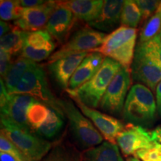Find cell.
<instances>
[{"label": "cell", "mask_w": 161, "mask_h": 161, "mask_svg": "<svg viewBox=\"0 0 161 161\" xmlns=\"http://www.w3.org/2000/svg\"><path fill=\"white\" fill-rule=\"evenodd\" d=\"M134 156L142 161H161V153L158 149H142L136 152Z\"/></svg>", "instance_id": "obj_32"}, {"label": "cell", "mask_w": 161, "mask_h": 161, "mask_svg": "<svg viewBox=\"0 0 161 161\" xmlns=\"http://www.w3.org/2000/svg\"><path fill=\"white\" fill-rule=\"evenodd\" d=\"M156 104H157V111L158 114L161 116V81L158 84L156 87Z\"/></svg>", "instance_id": "obj_37"}, {"label": "cell", "mask_w": 161, "mask_h": 161, "mask_svg": "<svg viewBox=\"0 0 161 161\" xmlns=\"http://www.w3.org/2000/svg\"><path fill=\"white\" fill-rule=\"evenodd\" d=\"M76 105L86 118L92 121L102 136L113 144H116V138L125 127L120 120L108 114L89 108L78 101L74 100Z\"/></svg>", "instance_id": "obj_12"}, {"label": "cell", "mask_w": 161, "mask_h": 161, "mask_svg": "<svg viewBox=\"0 0 161 161\" xmlns=\"http://www.w3.org/2000/svg\"><path fill=\"white\" fill-rule=\"evenodd\" d=\"M10 98H11V94H9L8 91L3 79L1 78V80H0V98H1L0 102H1V108H3L7 104Z\"/></svg>", "instance_id": "obj_34"}, {"label": "cell", "mask_w": 161, "mask_h": 161, "mask_svg": "<svg viewBox=\"0 0 161 161\" xmlns=\"http://www.w3.org/2000/svg\"><path fill=\"white\" fill-rule=\"evenodd\" d=\"M122 66L110 58H104L102 66L90 80L75 90L66 91L73 100L78 101L91 108H96L108 86Z\"/></svg>", "instance_id": "obj_1"}, {"label": "cell", "mask_w": 161, "mask_h": 161, "mask_svg": "<svg viewBox=\"0 0 161 161\" xmlns=\"http://www.w3.org/2000/svg\"><path fill=\"white\" fill-rule=\"evenodd\" d=\"M75 19L77 18L73 13L62 5L60 1H58L57 7L50 17L45 29L55 40L64 43L73 27Z\"/></svg>", "instance_id": "obj_15"}, {"label": "cell", "mask_w": 161, "mask_h": 161, "mask_svg": "<svg viewBox=\"0 0 161 161\" xmlns=\"http://www.w3.org/2000/svg\"><path fill=\"white\" fill-rule=\"evenodd\" d=\"M10 94L31 96L64 116L58 103L59 99L50 90L46 71L41 64L35 63L30 66Z\"/></svg>", "instance_id": "obj_4"}, {"label": "cell", "mask_w": 161, "mask_h": 161, "mask_svg": "<svg viewBox=\"0 0 161 161\" xmlns=\"http://www.w3.org/2000/svg\"><path fill=\"white\" fill-rule=\"evenodd\" d=\"M126 161H140V160L136 158H135V157H131V158H128L127 159Z\"/></svg>", "instance_id": "obj_40"}, {"label": "cell", "mask_w": 161, "mask_h": 161, "mask_svg": "<svg viewBox=\"0 0 161 161\" xmlns=\"http://www.w3.org/2000/svg\"><path fill=\"white\" fill-rule=\"evenodd\" d=\"M63 116L50 108L49 114L45 122L36 130L37 136L42 138L52 139L58 135L63 128L64 122Z\"/></svg>", "instance_id": "obj_23"}, {"label": "cell", "mask_w": 161, "mask_h": 161, "mask_svg": "<svg viewBox=\"0 0 161 161\" xmlns=\"http://www.w3.org/2000/svg\"><path fill=\"white\" fill-rule=\"evenodd\" d=\"M140 21H142V15L136 2L134 0L125 1L121 14V26L136 29Z\"/></svg>", "instance_id": "obj_25"}, {"label": "cell", "mask_w": 161, "mask_h": 161, "mask_svg": "<svg viewBox=\"0 0 161 161\" xmlns=\"http://www.w3.org/2000/svg\"><path fill=\"white\" fill-rule=\"evenodd\" d=\"M116 143L125 156L134 155L142 149H158L159 145L154 137V132L149 131L142 126L129 124L119 134Z\"/></svg>", "instance_id": "obj_9"}, {"label": "cell", "mask_w": 161, "mask_h": 161, "mask_svg": "<svg viewBox=\"0 0 161 161\" xmlns=\"http://www.w3.org/2000/svg\"><path fill=\"white\" fill-rule=\"evenodd\" d=\"M80 161H124L116 144L104 141L102 144L85 150Z\"/></svg>", "instance_id": "obj_20"}, {"label": "cell", "mask_w": 161, "mask_h": 161, "mask_svg": "<svg viewBox=\"0 0 161 161\" xmlns=\"http://www.w3.org/2000/svg\"><path fill=\"white\" fill-rule=\"evenodd\" d=\"M55 48V39L46 29L26 31L20 56L37 63L49 59Z\"/></svg>", "instance_id": "obj_11"}, {"label": "cell", "mask_w": 161, "mask_h": 161, "mask_svg": "<svg viewBox=\"0 0 161 161\" xmlns=\"http://www.w3.org/2000/svg\"><path fill=\"white\" fill-rule=\"evenodd\" d=\"M107 35L104 32L97 31L91 27L78 29L60 49L50 56L48 63L84 52H92L102 45Z\"/></svg>", "instance_id": "obj_7"}, {"label": "cell", "mask_w": 161, "mask_h": 161, "mask_svg": "<svg viewBox=\"0 0 161 161\" xmlns=\"http://www.w3.org/2000/svg\"><path fill=\"white\" fill-rule=\"evenodd\" d=\"M37 101L31 96L24 94H11L5 106L1 108V119L19 127L21 129L33 132L27 120L29 107Z\"/></svg>", "instance_id": "obj_13"}, {"label": "cell", "mask_w": 161, "mask_h": 161, "mask_svg": "<svg viewBox=\"0 0 161 161\" xmlns=\"http://www.w3.org/2000/svg\"><path fill=\"white\" fill-rule=\"evenodd\" d=\"M159 35H160V38H161V29H160V33H159Z\"/></svg>", "instance_id": "obj_41"}, {"label": "cell", "mask_w": 161, "mask_h": 161, "mask_svg": "<svg viewBox=\"0 0 161 161\" xmlns=\"http://www.w3.org/2000/svg\"><path fill=\"white\" fill-rule=\"evenodd\" d=\"M104 58L105 57L98 52H92L88 53L72 76L68 89H77L91 79L100 69Z\"/></svg>", "instance_id": "obj_18"}, {"label": "cell", "mask_w": 161, "mask_h": 161, "mask_svg": "<svg viewBox=\"0 0 161 161\" xmlns=\"http://www.w3.org/2000/svg\"><path fill=\"white\" fill-rule=\"evenodd\" d=\"M24 8L19 5L18 1L1 0L0 2V17L3 21L17 20L20 18Z\"/></svg>", "instance_id": "obj_28"}, {"label": "cell", "mask_w": 161, "mask_h": 161, "mask_svg": "<svg viewBox=\"0 0 161 161\" xmlns=\"http://www.w3.org/2000/svg\"><path fill=\"white\" fill-rule=\"evenodd\" d=\"M58 5V1H46L35 8H23L20 18L14 24L24 31H36L46 27L50 17Z\"/></svg>", "instance_id": "obj_14"}, {"label": "cell", "mask_w": 161, "mask_h": 161, "mask_svg": "<svg viewBox=\"0 0 161 161\" xmlns=\"http://www.w3.org/2000/svg\"><path fill=\"white\" fill-rule=\"evenodd\" d=\"M131 79L130 70L121 67L101 100L99 104L101 109L114 116L122 114Z\"/></svg>", "instance_id": "obj_8"}, {"label": "cell", "mask_w": 161, "mask_h": 161, "mask_svg": "<svg viewBox=\"0 0 161 161\" xmlns=\"http://www.w3.org/2000/svg\"><path fill=\"white\" fill-rule=\"evenodd\" d=\"M88 52L78 54L69 57L60 58L48 64L50 75L60 89L66 90L69 88V80Z\"/></svg>", "instance_id": "obj_16"}, {"label": "cell", "mask_w": 161, "mask_h": 161, "mask_svg": "<svg viewBox=\"0 0 161 161\" xmlns=\"http://www.w3.org/2000/svg\"><path fill=\"white\" fill-rule=\"evenodd\" d=\"M50 108L43 102L35 101L29 107L27 120L32 131H36L47 119Z\"/></svg>", "instance_id": "obj_24"}, {"label": "cell", "mask_w": 161, "mask_h": 161, "mask_svg": "<svg viewBox=\"0 0 161 161\" xmlns=\"http://www.w3.org/2000/svg\"><path fill=\"white\" fill-rule=\"evenodd\" d=\"M161 29V2L158 11L146 21L140 33L138 43H144L159 35Z\"/></svg>", "instance_id": "obj_26"}, {"label": "cell", "mask_w": 161, "mask_h": 161, "mask_svg": "<svg viewBox=\"0 0 161 161\" xmlns=\"http://www.w3.org/2000/svg\"><path fill=\"white\" fill-rule=\"evenodd\" d=\"M64 6L68 8L77 19L87 23L96 20L100 15L104 1L102 0H69L60 1Z\"/></svg>", "instance_id": "obj_19"}, {"label": "cell", "mask_w": 161, "mask_h": 161, "mask_svg": "<svg viewBox=\"0 0 161 161\" xmlns=\"http://www.w3.org/2000/svg\"><path fill=\"white\" fill-rule=\"evenodd\" d=\"M13 62V56L8 52L0 50V74L2 78H5Z\"/></svg>", "instance_id": "obj_33"}, {"label": "cell", "mask_w": 161, "mask_h": 161, "mask_svg": "<svg viewBox=\"0 0 161 161\" xmlns=\"http://www.w3.org/2000/svg\"><path fill=\"white\" fill-rule=\"evenodd\" d=\"M143 48L146 53L155 61L161 69V38L158 35L153 39L144 43H138Z\"/></svg>", "instance_id": "obj_29"}, {"label": "cell", "mask_w": 161, "mask_h": 161, "mask_svg": "<svg viewBox=\"0 0 161 161\" xmlns=\"http://www.w3.org/2000/svg\"><path fill=\"white\" fill-rule=\"evenodd\" d=\"M0 152L8 153L20 161H29L21 151L9 139L6 137L3 133H1L0 135Z\"/></svg>", "instance_id": "obj_31"}, {"label": "cell", "mask_w": 161, "mask_h": 161, "mask_svg": "<svg viewBox=\"0 0 161 161\" xmlns=\"http://www.w3.org/2000/svg\"><path fill=\"white\" fill-rule=\"evenodd\" d=\"M13 28L14 26L9 23L1 20V22H0V35H1V37L9 33L13 29Z\"/></svg>", "instance_id": "obj_36"}, {"label": "cell", "mask_w": 161, "mask_h": 161, "mask_svg": "<svg viewBox=\"0 0 161 161\" xmlns=\"http://www.w3.org/2000/svg\"><path fill=\"white\" fill-rule=\"evenodd\" d=\"M18 3L22 8H35L43 5V4L46 3V1H43V0H19V1H18Z\"/></svg>", "instance_id": "obj_35"}, {"label": "cell", "mask_w": 161, "mask_h": 161, "mask_svg": "<svg viewBox=\"0 0 161 161\" xmlns=\"http://www.w3.org/2000/svg\"><path fill=\"white\" fill-rule=\"evenodd\" d=\"M123 0H105L100 15L94 21L88 23L92 29L99 31L110 32L116 30L120 24L121 14L123 8Z\"/></svg>", "instance_id": "obj_17"}, {"label": "cell", "mask_w": 161, "mask_h": 161, "mask_svg": "<svg viewBox=\"0 0 161 161\" xmlns=\"http://www.w3.org/2000/svg\"><path fill=\"white\" fill-rule=\"evenodd\" d=\"M42 161H80V154L65 145H56L50 150Z\"/></svg>", "instance_id": "obj_27"}, {"label": "cell", "mask_w": 161, "mask_h": 161, "mask_svg": "<svg viewBox=\"0 0 161 161\" xmlns=\"http://www.w3.org/2000/svg\"><path fill=\"white\" fill-rule=\"evenodd\" d=\"M137 29L119 26L107 35L99 47L92 52L115 60L122 67L131 70L135 54Z\"/></svg>", "instance_id": "obj_2"}, {"label": "cell", "mask_w": 161, "mask_h": 161, "mask_svg": "<svg viewBox=\"0 0 161 161\" xmlns=\"http://www.w3.org/2000/svg\"><path fill=\"white\" fill-rule=\"evenodd\" d=\"M0 160L1 161H20L14 156L11 155L8 153L0 152Z\"/></svg>", "instance_id": "obj_38"}, {"label": "cell", "mask_w": 161, "mask_h": 161, "mask_svg": "<svg viewBox=\"0 0 161 161\" xmlns=\"http://www.w3.org/2000/svg\"><path fill=\"white\" fill-rule=\"evenodd\" d=\"M156 112V101L152 90L143 84H134L125 102L123 119L136 125H148L154 122Z\"/></svg>", "instance_id": "obj_3"}, {"label": "cell", "mask_w": 161, "mask_h": 161, "mask_svg": "<svg viewBox=\"0 0 161 161\" xmlns=\"http://www.w3.org/2000/svg\"><path fill=\"white\" fill-rule=\"evenodd\" d=\"M1 133L21 151L29 161H40L52 148V142L2 119Z\"/></svg>", "instance_id": "obj_6"}, {"label": "cell", "mask_w": 161, "mask_h": 161, "mask_svg": "<svg viewBox=\"0 0 161 161\" xmlns=\"http://www.w3.org/2000/svg\"><path fill=\"white\" fill-rule=\"evenodd\" d=\"M132 80L155 91L161 81V69L140 44L136 46L131 66Z\"/></svg>", "instance_id": "obj_10"}, {"label": "cell", "mask_w": 161, "mask_h": 161, "mask_svg": "<svg viewBox=\"0 0 161 161\" xmlns=\"http://www.w3.org/2000/svg\"><path fill=\"white\" fill-rule=\"evenodd\" d=\"M58 103L64 116L69 120L70 131L79 148L87 150L103 142V136L90 120L70 99H59Z\"/></svg>", "instance_id": "obj_5"}, {"label": "cell", "mask_w": 161, "mask_h": 161, "mask_svg": "<svg viewBox=\"0 0 161 161\" xmlns=\"http://www.w3.org/2000/svg\"><path fill=\"white\" fill-rule=\"evenodd\" d=\"M154 134V137L159 145V151L161 153V126H159L156 129L153 130Z\"/></svg>", "instance_id": "obj_39"}, {"label": "cell", "mask_w": 161, "mask_h": 161, "mask_svg": "<svg viewBox=\"0 0 161 161\" xmlns=\"http://www.w3.org/2000/svg\"><path fill=\"white\" fill-rule=\"evenodd\" d=\"M136 3L142 15V21H147L155 14L161 1L157 0H136Z\"/></svg>", "instance_id": "obj_30"}, {"label": "cell", "mask_w": 161, "mask_h": 161, "mask_svg": "<svg viewBox=\"0 0 161 161\" xmlns=\"http://www.w3.org/2000/svg\"><path fill=\"white\" fill-rule=\"evenodd\" d=\"M26 31L19 29L17 26H14L7 35H4L0 40V50H3L12 56L21 55Z\"/></svg>", "instance_id": "obj_22"}, {"label": "cell", "mask_w": 161, "mask_h": 161, "mask_svg": "<svg viewBox=\"0 0 161 161\" xmlns=\"http://www.w3.org/2000/svg\"><path fill=\"white\" fill-rule=\"evenodd\" d=\"M35 63V62L22 56H19L14 60L7 75L3 79L9 94L17 85L25 72Z\"/></svg>", "instance_id": "obj_21"}]
</instances>
